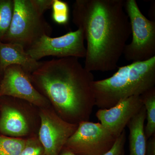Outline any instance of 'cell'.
<instances>
[{
    "label": "cell",
    "instance_id": "cell-21",
    "mask_svg": "<svg viewBox=\"0 0 155 155\" xmlns=\"http://www.w3.org/2000/svg\"><path fill=\"white\" fill-rule=\"evenodd\" d=\"M145 155H155V134L147 140Z\"/></svg>",
    "mask_w": 155,
    "mask_h": 155
},
{
    "label": "cell",
    "instance_id": "cell-1",
    "mask_svg": "<svg viewBox=\"0 0 155 155\" xmlns=\"http://www.w3.org/2000/svg\"><path fill=\"white\" fill-rule=\"evenodd\" d=\"M125 0H76L72 21L86 41L84 68L90 71L114 70L131 34Z\"/></svg>",
    "mask_w": 155,
    "mask_h": 155
},
{
    "label": "cell",
    "instance_id": "cell-3",
    "mask_svg": "<svg viewBox=\"0 0 155 155\" xmlns=\"http://www.w3.org/2000/svg\"><path fill=\"white\" fill-rule=\"evenodd\" d=\"M155 86V57L119 67L111 77L94 81L92 90L95 106L107 109L120 101L140 96Z\"/></svg>",
    "mask_w": 155,
    "mask_h": 155
},
{
    "label": "cell",
    "instance_id": "cell-9",
    "mask_svg": "<svg viewBox=\"0 0 155 155\" xmlns=\"http://www.w3.org/2000/svg\"><path fill=\"white\" fill-rule=\"evenodd\" d=\"M0 82V97L8 96L24 100L38 106L48 101L32 84L29 75L19 65L7 67Z\"/></svg>",
    "mask_w": 155,
    "mask_h": 155
},
{
    "label": "cell",
    "instance_id": "cell-7",
    "mask_svg": "<svg viewBox=\"0 0 155 155\" xmlns=\"http://www.w3.org/2000/svg\"><path fill=\"white\" fill-rule=\"evenodd\" d=\"M84 41L83 31L78 28L58 37L43 35L25 50L31 57L37 61L49 56L59 58H85L86 49Z\"/></svg>",
    "mask_w": 155,
    "mask_h": 155
},
{
    "label": "cell",
    "instance_id": "cell-19",
    "mask_svg": "<svg viewBox=\"0 0 155 155\" xmlns=\"http://www.w3.org/2000/svg\"><path fill=\"white\" fill-rule=\"evenodd\" d=\"M126 141L125 130L116 138L112 148L103 155H125V146Z\"/></svg>",
    "mask_w": 155,
    "mask_h": 155
},
{
    "label": "cell",
    "instance_id": "cell-14",
    "mask_svg": "<svg viewBox=\"0 0 155 155\" xmlns=\"http://www.w3.org/2000/svg\"><path fill=\"white\" fill-rule=\"evenodd\" d=\"M140 96L146 110L147 125L144 131L148 140L155 134V87Z\"/></svg>",
    "mask_w": 155,
    "mask_h": 155
},
{
    "label": "cell",
    "instance_id": "cell-6",
    "mask_svg": "<svg viewBox=\"0 0 155 155\" xmlns=\"http://www.w3.org/2000/svg\"><path fill=\"white\" fill-rule=\"evenodd\" d=\"M117 138L101 123L84 121L78 124L64 148L78 155H103L110 149Z\"/></svg>",
    "mask_w": 155,
    "mask_h": 155
},
{
    "label": "cell",
    "instance_id": "cell-2",
    "mask_svg": "<svg viewBox=\"0 0 155 155\" xmlns=\"http://www.w3.org/2000/svg\"><path fill=\"white\" fill-rule=\"evenodd\" d=\"M29 77L49 99L62 119L72 124L89 121L95 106L92 90L94 76L78 58L41 62Z\"/></svg>",
    "mask_w": 155,
    "mask_h": 155
},
{
    "label": "cell",
    "instance_id": "cell-11",
    "mask_svg": "<svg viewBox=\"0 0 155 155\" xmlns=\"http://www.w3.org/2000/svg\"><path fill=\"white\" fill-rule=\"evenodd\" d=\"M31 57L21 45L0 41V73L13 65L20 66L28 75L36 71L41 64Z\"/></svg>",
    "mask_w": 155,
    "mask_h": 155
},
{
    "label": "cell",
    "instance_id": "cell-15",
    "mask_svg": "<svg viewBox=\"0 0 155 155\" xmlns=\"http://www.w3.org/2000/svg\"><path fill=\"white\" fill-rule=\"evenodd\" d=\"M14 7V0L0 1V41H3L8 31Z\"/></svg>",
    "mask_w": 155,
    "mask_h": 155
},
{
    "label": "cell",
    "instance_id": "cell-10",
    "mask_svg": "<svg viewBox=\"0 0 155 155\" xmlns=\"http://www.w3.org/2000/svg\"><path fill=\"white\" fill-rule=\"evenodd\" d=\"M143 106L141 96H134L120 101L109 109H99L96 116L106 129L118 137Z\"/></svg>",
    "mask_w": 155,
    "mask_h": 155
},
{
    "label": "cell",
    "instance_id": "cell-22",
    "mask_svg": "<svg viewBox=\"0 0 155 155\" xmlns=\"http://www.w3.org/2000/svg\"><path fill=\"white\" fill-rule=\"evenodd\" d=\"M62 150H63V151L61 153H60V155H78L75 154V153H73L69 150L64 147Z\"/></svg>",
    "mask_w": 155,
    "mask_h": 155
},
{
    "label": "cell",
    "instance_id": "cell-12",
    "mask_svg": "<svg viewBox=\"0 0 155 155\" xmlns=\"http://www.w3.org/2000/svg\"><path fill=\"white\" fill-rule=\"evenodd\" d=\"M28 126L24 116L10 107L2 109L0 116V132L4 135L17 137L26 135Z\"/></svg>",
    "mask_w": 155,
    "mask_h": 155
},
{
    "label": "cell",
    "instance_id": "cell-16",
    "mask_svg": "<svg viewBox=\"0 0 155 155\" xmlns=\"http://www.w3.org/2000/svg\"><path fill=\"white\" fill-rule=\"evenodd\" d=\"M26 140L0 136V155H19L26 144Z\"/></svg>",
    "mask_w": 155,
    "mask_h": 155
},
{
    "label": "cell",
    "instance_id": "cell-13",
    "mask_svg": "<svg viewBox=\"0 0 155 155\" xmlns=\"http://www.w3.org/2000/svg\"><path fill=\"white\" fill-rule=\"evenodd\" d=\"M146 110L144 106L127 125L129 130V155H145L147 139L144 131Z\"/></svg>",
    "mask_w": 155,
    "mask_h": 155
},
{
    "label": "cell",
    "instance_id": "cell-20",
    "mask_svg": "<svg viewBox=\"0 0 155 155\" xmlns=\"http://www.w3.org/2000/svg\"><path fill=\"white\" fill-rule=\"evenodd\" d=\"M35 10L39 14L43 15L47 10L51 8L53 0H31Z\"/></svg>",
    "mask_w": 155,
    "mask_h": 155
},
{
    "label": "cell",
    "instance_id": "cell-4",
    "mask_svg": "<svg viewBox=\"0 0 155 155\" xmlns=\"http://www.w3.org/2000/svg\"><path fill=\"white\" fill-rule=\"evenodd\" d=\"M13 16L3 42L21 45L25 50L41 37L50 36L52 28L38 13L31 0H14Z\"/></svg>",
    "mask_w": 155,
    "mask_h": 155
},
{
    "label": "cell",
    "instance_id": "cell-18",
    "mask_svg": "<svg viewBox=\"0 0 155 155\" xmlns=\"http://www.w3.org/2000/svg\"><path fill=\"white\" fill-rule=\"evenodd\" d=\"M19 155H46L43 147L38 139L31 138L27 140L24 149Z\"/></svg>",
    "mask_w": 155,
    "mask_h": 155
},
{
    "label": "cell",
    "instance_id": "cell-17",
    "mask_svg": "<svg viewBox=\"0 0 155 155\" xmlns=\"http://www.w3.org/2000/svg\"><path fill=\"white\" fill-rule=\"evenodd\" d=\"M52 17L59 25H66L69 20V8L67 3L61 0H53Z\"/></svg>",
    "mask_w": 155,
    "mask_h": 155
},
{
    "label": "cell",
    "instance_id": "cell-5",
    "mask_svg": "<svg viewBox=\"0 0 155 155\" xmlns=\"http://www.w3.org/2000/svg\"><path fill=\"white\" fill-rule=\"evenodd\" d=\"M124 7L130 21L132 40L125 46V60L132 63L155 57V22L147 19L135 0H125Z\"/></svg>",
    "mask_w": 155,
    "mask_h": 155
},
{
    "label": "cell",
    "instance_id": "cell-8",
    "mask_svg": "<svg viewBox=\"0 0 155 155\" xmlns=\"http://www.w3.org/2000/svg\"><path fill=\"white\" fill-rule=\"evenodd\" d=\"M41 126L39 140L46 155H60L68 139L78 124L65 121L53 111L43 110L40 114Z\"/></svg>",
    "mask_w": 155,
    "mask_h": 155
}]
</instances>
